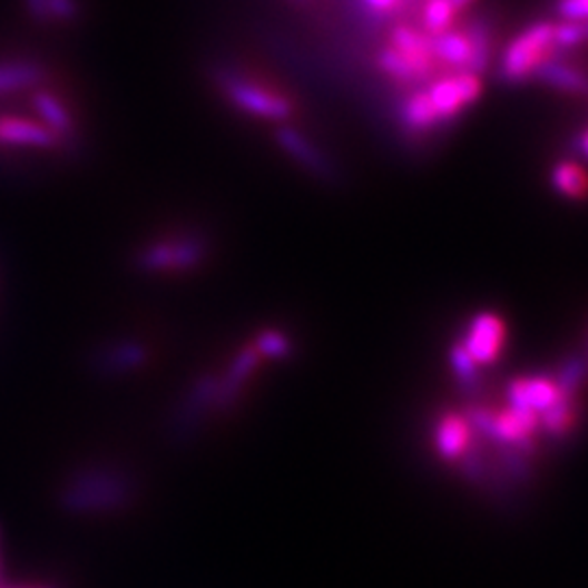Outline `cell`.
<instances>
[{"label":"cell","mask_w":588,"mask_h":588,"mask_svg":"<svg viewBox=\"0 0 588 588\" xmlns=\"http://www.w3.org/2000/svg\"><path fill=\"white\" fill-rule=\"evenodd\" d=\"M401 120L412 131H428V129H432L437 125V116L432 111V105L428 100L425 90L412 95V97L403 102V107H401Z\"/></svg>","instance_id":"19"},{"label":"cell","mask_w":588,"mask_h":588,"mask_svg":"<svg viewBox=\"0 0 588 588\" xmlns=\"http://www.w3.org/2000/svg\"><path fill=\"white\" fill-rule=\"evenodd\" d=\"M205 257V243L198 238H177V241H159L145 246L136 266L145 273H170V271H188L195 268Z\"/></svg>","instance_id":"4"},{"label":"cell","mask_w":588,"mask_h":588,"mask_svg":"<svg viewBox=\"0 0 588 588\" xmlns=\"http://www.w3.org/2000/svg\"><path fill=\"white\" fill-rule=\"evenodd\" d=\"M66 145L36 116L0 114V148L59 150Z\"/></svg>","instance_id":"7"},{"label":"cell","mask_w":588,"mask_h":588,"mask_svg":"<svg viewBox=\"0 0 588 588\" xmlns=\"http://www.w3.org/2000/svg\"><path fill=\"white\" fill-rule=\"evenodd\" d=\"M38 588H49V587H38Z\"/></svg>","instance_id":"32"},{"label":"cell","mask_w":588,"mask_h":588,"mask_svg":"<svg viewBox=\"0 0 588 588\" xmlns=\"http://www.w3.org/2000/svg\"><path fill=\"white\" fill-rule=\"evenodd\" d=\"M277 140L284 147V150L293 157L294 161L305 166L312 175H316L321 179H332L334 168H332L330 159L318 148L314 147L312 143H307L298 131L282 129L277 134Z\"/></svg>","instance_id":"13"},{"label":"cell","mask_w":588,"mask_h":588,"mask_svg":"<svg viewBox=\"0 0 588 588\" xmlns=\"http://www.w3.org/2000/svg\"><path fill=\"white\" fill-rule=\"evenodd\" d=\"M455 13L458 9L453 7L451 0H428L423 9V29L432 33V38L441 36L451 29Z\"/></svg>","instance_id":"22"},{"label":"cell","mask_w":588,"mask_h":588,"mask_svg":"<svg viewBox=\"0 0 588 588\" xmlns=\"http://www.w3.org/2000/svg\"><path fill=\"white\" fill-rule=\"evenodd\" d=\"M134 494L127 476L109 467H79L66 476L57 492L59 506L70 514H105L122 510Z\"/></svg>","instance_id":"1"},{"label":"cell","mask_w":588,"mask_h":588,"mask_svg":"<svg viewBox=\"0 0 588 588\" xmlns=\"http://www.w3.org/2000/svg\"><path fill=\"white\" fill-rule=\"evenodd\" d=\"M147 360L148 351L145 344L127 341V343L109 344L102 351H98L95 364L98 373L120 375L140 369L143 364H147Z\"/></svg>","instance_id":"12"},{"label":"cell","mask_w":588,"mask_h":588,"mask_svg":"<svg viewBox=\"0 0 588 588\" xmlns=\"http://www.w3.org/2000/svg\"><path fill=\"white\" fill-rule=\"evenodd\" d=\"M451 2H453V7L460 11V9H467L473 0H451Z\"/></svg>","instance_id":"30"},{"label":"cell","mask_w":588,"mask_h":588,"mask_svg":"<svg viewBox=\"0 0 588 588\" xmlns=\"http://www.w3.org/2000/svg\"><path fill=\"white\" fill-rule=\"evenodd\" d=\"M503 321L494 314H480L471 321V327L464 339V351L476 364H490L497 360L503 346Z\"/></svg>","instance_id":"9"},{"label":"cell","mask_w":588,"mask_h":588,"mask_svg":"<svg viewBox=\"0 0 588 588\" xmlns=\"http://www.w3.org/2000/svg\"><path fill=\"white\" fill-rule=\"evenodd\" d=\"M549 52H553V24L537 22L528 27L503 55L501 75L508 81H521L532 75Z\"/></svg>","instance_id":"2"},{"label":"cell","mask_w":588,"mask_h":588,"mask_svg":"<svg viewBox=\"0 0 588 588\" xmlns=\"http://www.w3.org/2000/svg\"><path fill=\"white\" fill-rule=\"evenodd\" d=\"M29 107L33 111L31 116L47 125L66 147L77 138V118L72 109L68 107L66 98L57 95L47 84L29 90Z\"/></svg>","instance_id":"8"},{"label":"cell","mask_w":588,"mask_h":588,"mask_svg":"<svg viewBox=\"0 0 588 588\" xmlns=\"http://www.w3.org/2000/svg\"><path fill=\"white\" fill-rule=\"evenodd\" d=\"M553 184L556 188L567 196L585 195V173L576 164H560L553 170Z\"/></svg>","instance_id":"24"},{"label":"cell","mask_w":588,"mask_h":588,"mask_svg":"<svg viewBox=\"0 0 588 588\" xmlns=\"http://www.w3.org/2000/svg\"><path fill=\"white\" fill-rule=\"evenodd\" d=\"M31 16L40 22H70L79 16L77 0H24Z\"/></svg>","instance_id":"20"},{"label":"cell","mask_w":588,"mask_h":588,"mask_svg":"<svg viewBox=\"0 0 588 588\" xmlns=\"http://www.w3.org/2000/svg\"><path fill=\"white\" fill-rule=\"evenodd\" d=\"M223 88L232 102H236L246 114L266 120H286L293 114L291 100L273 95L259 86H253L236 75H223Z\"/></svg>","instance_id":"6"},{"label":"cell","mask_w":588,"mask_h":588,"mask_svg":"<svg viewBox=\"0 0 588 588\" xmlns=\"http://www.w3.org/2000/svg\"><path fill=\"white\" fill-rule=\"evenodd\" d=\"M218 392H220V378L209 375V378L198 380L195 384V389L188 394V399H186L182 412H179V414H182V421H179V423H182L184 428L190 425L193 421H196V419L200 416V412H203L209 403L218 401Z\"/></svg>","instance_id":"18"},{"label":"cell","mask_w":588,"mask_h":588,"mask_svg":"<svg viewBox=\"0 0 588 588\" xmlns=\"http://www.w3.org/2000/svg\"><path fill=\"white\" fill-rule=\"evenodd\" d=\"M401 0H362L364 9L373 16H389L392 11H396Z\"/></svg>","instance_id":"29"},{"label":"cell","mask_w":588,"mask_h":588,"mask_svg":"<svg viewBox=\"0 0 588 588\" xmlns=\"http://www.w3.org/2000/svg\"><path fill=\"white\" fill-rule=\"evenodd\" d=\"M469 423L476 425L482 434H487L490 441L519 449L530 444L532 434L539 428L540 419L532 412L508 408L501 414H492L489 410H476L471 412Z\"/></svg>","instance_id":"3"},{"label":"cell","mask_w":588,"mask_h":588,"mask_svg":"<svg viewBox=\"0 0 588 588\" xmlns=\"http://www.w3.org/2000/svg\"><path fill=\"white\" fill-rule=\"evenodd\" d=\"M558 11L567 22H585L587 0H560Z\"/></svg>","instance_id":"28"},{"label":"cell","mask_w":588,"mask_h":588,"mask_svg":"<svg viewBox=\"0 0 588 588\" xmlns=\"http://www.w3.org/2000/svg\"><path fill=\"white\" fill-rule=\"evenodd\" d=\"M255 351L259 353V357H286V355H291L293 346H291V341L284 334L271 330V332H264L257 339Z\"/></svg>","instance_id":"26"},{"label":"cell","mask_w":588,"mask_h":588,"mask_svg":"<svg viewBox=\"0 0 588 588\" xmlns=\"http://www.w3.org/2000/svg\"><path fill=\"white\" fill-rule=\"evenodd\" d=\"M257 364H259V353L255 351V346L245 349L238 355V360L232 364L227 378L220 380V392H218V401L216 403L218 405L232 403L243 391V386L248 382V378L253 375V371L257 369Z\"/></svg>","instance_id":"15"},{"label":"cell","mask_w":588,"mask_h":588,"mask_svg":"<svg viewBox=\"0 0 588 588\" xmlns=\"http://www.w3.org/2000/svg\"><path fill=\"white\" fill-rule=\"evenodd\" d=\"M0 588H4V585H2V560H0Z\"/></svg>","instance_id":"31"},{"label":"cell","mask_w":588,"mask_h":588,"mask_svg":"<svg viewBox=\"0 0 588 588\" xmlns=\"http://www.w3.org/2000/svg\"><path fill=\"white\" fill-rule=\"evenodd\" d=\"M47 66L31 59H7L0 61V98L13 97L47 84Z\"/></svg>","instance_id":"11"},{"label":"cell","mask_w":588,"mask_h":588,"mask_svg":"<svg viewBox=\"0 0 588 588\" xmlns=\"http://www.w3.org/2000/svg\"><path fill=\"white\" fill-rule=\"evenodd\" d=\"M532 75L540 79L542 84H547L551 88H558V90H565V92L585 95V90H587L585 77L580 72H576L574 68H569V66H565L560 61H553V59H545Z\"/></svg>","instance_id":"16"},{"label":"cell","mask_w":588,"mask_h":588,"mask_svg":"<svg viewBox=\"0 0 588 588\" xmlns=\"http://www.w3.org/2000/svg\"><path fill=\"white\" fill-rule=\"evenodd\" d=\"M560 396L565 394L558 391L556 382L549 378H523L510 382L508 386L510 408L532 412L537 416L547 412Z\"/></svg>","instance_id":"10"},{"label":"cell","mask_w":588,"mask_h":588,"mask_svg":"<svg viewBox=\"0 0 588 588\" xmlns=\"http://www.w3.org/2000/svg\"><path fill=\"white\" fill-rule=\"evenodd\" d=\"M471 441V423L464 416L458 414H447L442 416L439 428H437V449L442 458L455 460L460 458Z\"/></svg>","instance_id":"14"},{"label":"cell","mask_w":588,"mask_h":588,"mask_svg":"<svg viewBox=\"0 0 588 588\" xmlns=\"http://www.w3.org/2000/svg\"><path fill=\"white\" fill-rule=\"evenodd\" d=\"M451 366L458 375V380L467 386L473 389L478 384V371H476V362L471 360V355L464 351L462 344L451 349Z\"/></svg>","instance_id":"25"},{"label":"cell","mask_w":588,"mask_h":588,"mask_svg":"<svg viewBox=\"0 0 588 588\" xmlns=\"http://www.w3.org/2000/svg\"><path fill=\"white\" fill-rule=\"evenodd\" d=\"M539 419H542V425L549 434L560 437L571 428L574 419V408H571V396H560L547 412H542Z\"/></svg>","instance_id":"23"},{"label":"cell","mask_w":588,"mask_h":588,"mask_svg":"<svg viewBox=\"0 0 588 588\" xmlns=\"http://www.w3.org/2000/svg\"><path fill=\"white\" fill-rule=\"evenodd\" d=\"M425 95H428L432 111L437 116V125H439V122L451 120L464 107H469L473 100H478V97L482 95V81L478 75L458 72L453 77L434 81L425 90Z\"/></svg>","instance_id":"5"},{"label":"cell","mask_w":588,"mask_h":588,"mask_svg":"<svg viewBox=\"0 0 588 588\" xmlns=\"http://www.w3.org/2000/svg\"><path fill=\"white\" fill-rule=\"evenodd\" d=\"M378 61H380V68H382L389 77L396 79V81L410 84V81H421V79H425V75H423V72H421L410 59H405L401 52H396V50L391 49V47L380 52Z\"/></svg>","instance_id":"21"},{"label":"cell","mask_w":588,"mask_h":588,"mask_svg":"<svg viewBox=\"0 0 588 588\" xmlns=\"http://www.w3.org/2000/svg\"><path fill=\"white\" fill-rule=\"evenodd\" d=\"M587 38L585 22H565L553 27V49H574L580 47Z\"/></svg>","instance_id":"27"},{"label":"cell","mask_w":588,"mask_h":588,"mask_svg":"<svg viewBox=\"0 0 588 588\" xmlns=\"http://www.w3.org/2000/svg\"><path fill=\"white\" fill-rule=\"evenodd\" d=\"M432 55L439 57L442 63L464 70L467 72V61H469V40L464 33L455 31H444L441 36H434L432 40Z\"/></svg>","instance_id":"17"}]
</instances>
